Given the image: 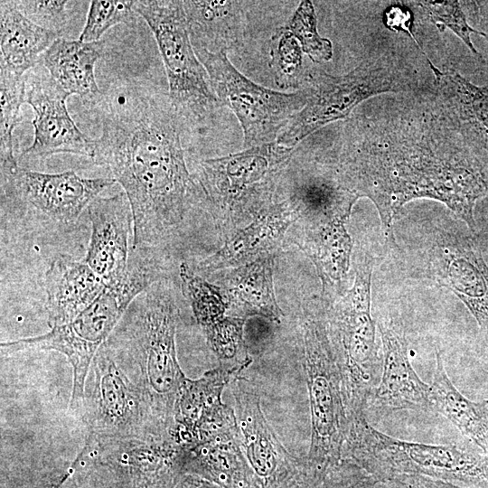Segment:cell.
<instances>
[{
  "instance_id": "cell-1",
  "label": "cell",
  "mask_w": 488,
  "mask_h": 488,
  "mask_svg": "<svg viewBox=\"0 0 488 488\" xmlns=\"http://www.w3.org/2000/svg\"><path fill=\"white\" fill-rule=\"evenodd\" d=\"M344 121L334 161L343 183L375 204L385 237L403 206L419 198L444 203L474 235V209L488 193V155L468 143L432 87L397 94Z\"/></svg>"
},
{
  "instance_id": "cell-2",
  "label": "cell",
  "mask_w": 488,
  "mask_h": 488,
  "mask_svg": "<svg viewBox=\"0 0 488 488\" xmlns=\"http://www.w3.org/2000/svg\"><path fill=\"white\" fill-rule=\"evenodd\" d=\"M85 103L96 111L101 127L91 160L111 172L131 206V247L156 249L198 198L169 93L129 80L114 83Z\"/></svg>"
},
{
  "instance_id": "cell-3",
  "label": "cell",
  "mask_w": 488,
  "mask_h": 488,
  "mask_svg": "<svg viewBox=\"0 0 488 488\" xmlns=\"http://www.w3.org/2000/svg\"><path fill=\"white\" fill-rule=\"evenodd\" d=\"M129 305L117 327L120 342H106L140 389L159 436H171L174 405L186 380L175 350L178 308L169 290L153 284Z\"/></svg>"
},
{
  "instance_id": "cell-4",
  "label": "cell",
  "mask_w": 488,
  "mask_h": 488,
  "mask_svg": "<svg viewBox=\"0 0 488 488\" xmlns=\"http://www.w3.org/2000/svg\"><path fill=\"white\" fill-rule=\"evenodd\" d=\"M160 267L151 255L131 249L126 275L72 321L44 334L1 343L2 353L56 351L64 354L72 367L73 383L70 401L80 411L85 382L90 364L107 338L117 327L132 302L160 278Z\"/></svg>"
},
{
  "instance_id": "cell-5",
  "label": "cell",
  "mask_w": 488,
  "mask_h": 488,
  "mask_svg": "<svg viewBox=\"0 0 488 488\" xmlns=\"http://www.w3.org/2000/svg\"><path fill=\"white\" fill-rule=\"evenodd\" d=\"M301 88L306 92V103L289 120L276 141L292 151L322 127L349 117L358 105L371 97L413 92L426 86L420 84L418 71L410 61L388 51L364 60L343 75L306 71Z\"/></svg>"
},
{
  "instance_id": "cell-6",
  "label": "cell",
  "mask_w": 488,
  "mask_h": 488,
  "mask_svg": "<svg viewBox=\"0 0 488 488\" xmlns=\"http://www.w3.org/2000/svg\"><path fill=\"white\" fill-rule=\"evenodd\" d=\"M343 458L354 462L380 483L410 474L467 488H488V455L480 449L403 441L378 431L365 414L349 421Z\"/></svg>"
},
{
  "instance_id": "cell-7",
  "label": "cell",
  "mask_w": 488,
  "mask_h": 488,
  "mask_svg": "<svg viewBox=\"0 0 488 488\" xmlns=\"http://www.w3.org/2000/svg\"><path fill=\"white\" fill-rule=\"evenodd\" d=\"M132 8L155 35L183 141L208 133L222 104L194 51L183 1L138 0Z\"/></svg>"
},
{
  "instance_id": "cell-8",
  "label": "cell",
  "mask_w": 488,
  "mask_h": 488,
  "mask_svg": "<svg viewBox=\"0 0 488 488\" xmlns=\"http://www.w3.org/2000/svg\"><path fill=\"white\" fill-rule=\"evenodd\" d=\"M1 221L29 230L68 229L114 178H85L74 171L46 174L21 167L15 157L0 160Z\"/></svg>"
},
{
  "instance_id": "cell-9",
  "label": "cell",
  "mask_w": 488,
  "mask_h": 488,
  "mask_svg": "<svg viewBox=\"0 0 488 488\" xmlns=\"http://www.w3.org/2000/svg\"><path fill=\"white\" fill-rule=\"evenodd\" d=\"M372 267L368 254L358 258L352 286L332 306L326 319L349 420L364 414L379 376L375 323L371 314Z\"/></svg>"
},
{
  "instance_id": "cell-10",
  "label": "cell",
  "mask_w": 488,
  "mask_h": 488,
  "mask_svg": "<svg viewBox=\"0 0 488 488\" xmlns=\"http://www.w3.org/2000/svg\"><path fill=\"white\" fill-rule=\"evenodd\" d=\"M293 151L277 142L199 161L192 174L203 197L230 218L255 217L273 205Z\"/></svg>"
},
{
  "instance_id": "cell-11",
  "label": "cell",
  "mask_w": 488,
  "mask_h": 488,
  "mask_svg": "<svg viewBox=\"0 0 488 488\" xmlns=\"http://www.w3.org/2000/svg\"><path fill=\"white\" fill-rule=\"evenodd\" d=\"M302 351L311 414V444L306 457L324 471L343 459L349 427L341 371L326 319L305 320Z\"/></svg>"
},
{
  "instance_id": "cell-12",
  "label": "cell",
  "mask_w": 488,
  "mask_h": 488,
  "mask_svg": "<svg viewBox=\"0 0 488 488\" xmlns=\"http://www.w3.org/2000/svg\"><path fill=\"white\" fill-rule=\"evenodd\" d=\"M222 105L237 117L245 149L276 142L289 120L306 103L303 88L285 93L254 83L230 61L227 52L194 49Z\"/></svg>"
},
{
  "instance_id": "cell-13",
  "label": "cell",
  "mask_w": 488,
  "mask_h": 488,
  "mask_svg": "<svg viewBox=\"0 0 488 488\" xmlns=\"http://www.w3.org/2000/svg\"><path fill=\"white\" fill-rule=\"evenodd\" d=\"M80 411L91 436H161L142 391L117 361L107 343L90 364Z\"/></svg>"
},
{
  "instance_id": "cell-14",
  "label": "cell",
  "mask_w": 488,
  "mask_h": 488,
  "mask_svg": "<svg viewBox=\"0 0 488 488\" xmlns=\"http://www.w3.org/2000/svg\"><path fill=\"white\" fill-rule=\"evenodd\" d=\"M246 382L239 377L231 381L235 414L244 454L261 488H309L321 471L285 448L264 417L258 394Z\"/></svg>"
},
{
  "instance_id": "cell-15",
  "label": "cell",
  "mask_w": 488,
  "mask_h": 488,
  "mask_svg": "<svg viewBox=\"0 0 488 488\" xmlns=\"http://www.w3.org/2000/svg\"><path fill=\"white\" fill-rule=\"evenodd\" d=\"M449 221H440L429 232L426 276L465 304L488 342V265L474 235Z\"/></svg>"
},
{
  "instance_id": "cell-16",
  "label": "cell",
  "mask_w": 488,
  "mask_h": 488,
  "mask_svg": "<svg viewBox=\"0 0 488 488\" xmlns=\"http://www.w3.org/2000/svg\"><path fill=\"white\" fill-rule=\"evenodd\" d=\"M81 452L111 469L124 488H175L184 475V448L170 436H89Z\"/></svg>"
},
{
  "instance_id": "cell-17",
  "label": "cell",
  "mask_w": 488,
  "mask_h": 488,
  "mask_svg": "<svg viewBox=\"0 0 488 488\" xmlns=\"http://www.w3.org/2000/svg\"><path fill=\"white\" fill-rule=\"evenodd\" d=\"M24 77V102L34 111L32 124L33 141L21 154V158H46L52 155L70 153L91 159L94 139L76 126L67 108L70 96L51 77L40 63Z\"/></svg>"
},
{
  "instance_id": "cell-18",
  "label": "cell",
  "mask_w": 488,
  "mask_h": 488,
  "mask_svg": "<svg viewBox=\"0 0 488 488\" xmlns=\"http://www.w3.org/2000/svg\"><path fill=\"white\" fill-rule=\"evenodd\" d=\"M239 378L219 366L198 380L186 379L174 410L171 436L187 449L239 427L235 411L221 401L223 389Z\"/></svg>"
},
{
  "instance_id": "cell-19",
  "label": "cell",
  "mask_w": 488,
  "mask_h": 488,
  "mask_svg": "<svg viewBox=\"0 0 488 488\" xmlns=\"http://www.w3.org/2000/svg\"><path fill=\"white\" fill-rule=\"evenodd\" d=\"M91 235L85 262L106 286L118 284L125 277L130 250L128 239L134 231L133 213L124 192L97 197L87 207Z\"/></svg>"
},
{
  "instance_id": "cell-20",
  "label": "cell",
  "mask_w": 488,
  "mask_h": 488,
  "mask_svg": "<svg viewBox=\"0 0 488 488\" xmlns=\"http://www.w3.org/2000/svg\"><path fill=\"white\" fill-rule=\"evenodd\" d=\"M382 348V372L369 398L373 408L430 411V386L414 370L402 327L390 318L378 323Z\"/></svg>"
},
{
  "instance_id": "cell-21",
  "label": "cell",
  "mask_w": 488,
  "mask_h": 488,
  "mask_svg": "<svg viewBox=\"0 0 488 488\" xmlns=\"http://www.w3.org/2000/svg\"><path fill=\"white\" fill-rule=\"evenodd\" d=\"M427 61L434 74L432 90L446 114L468 143L488 155V84L475 85Z\"/></svg>"
},
{
  "instance_id": "cell-22",
  "label": "cell",
  "mask_w": 488,
  "mask_h": 488,
  "mask_svg": "<svg viewBox=\"0 0 488 488\" xmlns=\"http://www.w3.org/2000/svg\"><path fill=\"white\" fill-rule=\"evenodd\" d=\"M183 470L222 488H261L244 454L239 427L184 449Z\"/></svg>"
},
{
  "instance_id": "cell-23",
  "label": "cell",
  "mask_w": 488,
  "mask_h": 488,
  "mask_svg": "<svg viewBox=\"0 0 488 488\" xmlns=\"http://www.w3.org/2000/svg\"><path fill=\"white\" fill-rule=\"evenodd\" d=\"M299 219L297 211L286 201L274 203L258 213L254 221L239 231L215 254L203 260L199 267L215 270L242 266L271 256L287 228Z\"/></svg>"
},
{
  "instance_id": "cell-24",
  "label": "cell",
  "mask_w": 488,
  "mask_h": 488,
  "mask_svg": "<svg viewBox=\"0 0 488 488\" xmlns=\"http://www.w3.org/2000/svg\"><path fill=\"white\" fill-rule=\"evenodd\" d=\"M105 283L85 261L68 256L54 259L45 274L46 310L51 327L65 324L88 308Z\"/></svg>"
},
{
  "instance_id": "cell-25",
  "label": "cell",
  "mask_w": 488,
  "mask_h": 488,
  "mask_svg": "<svg viewBox=\"0 0 488 488\" xmlns=\"http://www.w3.org/2000/svg\"><path fill=\"white\" fill-rule=\"evenodd\" d=\"M348 218L307 221L296 243L314 262L324 293L341 285L350 267L352 243L345 226Z\"/></svg>"
},
{
  "instance_id": "cell-26",
  "label": "cell",
  "mask_w": 488,
  "mask_h": 488,
  "mask_svg": "<svg viewBox=\"0 0 488 488\" xmlns=\"http://www.w3.org/2000/svg\"><path fill=\"white\" fill-rule=\"evenodd\" d=\"M239 1H183L194 49L228 52L243 39L244 10Z\"/></svg>"
},
{
  "instance_id": "cell-27",
  "label": "cell",
  "mask_w": 488,
  "mask_h": 488,
  "mask_svg": "<svg viewBox=\"0 0 488 488\" xmlns=\"http://www.w3.org/2000/svg\"><path fill=\"white\" fill-rule=\"evenodd\" d=\"M273 258L271 256L239 266L221 282L227 308L232 315L245 318L261 315L277 323L282 312L273 288Z\"/></svg>"
},
{
  "instance_id": "cell-28",
  "label": "cell",
  "mask_w": 488,
  "mask_h": 488,
  "mask_svg": "<svg viewBox=\"0 0 488 488\" xmlns=\"http://www.w3.org/2000/svg\"><path fill=\"white\" fill-rule=\"evenodd\" d=\"M103 45V41L84 42L59 37L43 53L42 63L63 90L89 101L101 93L95 64L102 56Z\"/></svg>"
},
{
  "instance_id": "cell-29",
  "label": "cell",
  "mask_w": 488,
  "mask_h": 488,
  "mask_svg": "<svg viewBox=\"0 0 488 488\" xmlns=\"http://www.w3.org/2000/svg\"><path fill=\"white\" fill-rule=\"evenodd\" d=\"M59 37L26 18L15 1L0 2V63L14 73L23 76L37 66Z\"/></svg>"
},
{
  "instance_id": "cell-30",
  "label": "cell",
  "mask_w": 488,
  "mask_h": 488,
  "mask_svg": "<svg viewBox=\"0 0 488 488\" xmlns=\"http://www.w3.org/2000/svg\"><path fill=\"white\" fill-rule=\"evenodd\" d=\"M429 390L430 411L450 420L474 446L488 455V399L473 401L449 379L438 351Z\"/></svg>"
},
{
  "instance_id": "cell-31",
  "label": "cell",
  "mask_w": 488,
  "mask_h": 488,
  "mask_svg": "<svg viewBox=\"0 0 488 488\" xmlns=\"http://www.w3.org/2000/svg\"><path fill=\"white\" fill-rule=\"evenodd\" d=\"M243 324V318L223 317L204 330L208 343L219 359V366L238 377L251 361L242 337Z\"/></svg>"
},
{
  "instance_id": "cell-32",
  "label": "cell",
  "mask_w": 488,
  "mask_h": 488,
  "mask_svg": "<svg viewBox=\"0 0 488 488\" xmlns=\"http://www.w3.org/2000/svg\"><path fill=\"white\" fill-rule=\"evenodd\" d=\"M0 69V160L14 158L13 132L19 121L20 108L24 103V77L10 70L4 64Z\"/></svg>"
},
{
  "instance_id": "cell-33",
  "label": "cell",
  "mask_w": 488,
  "mask_h": 488,
  "mask_svg": "<svg viewBox=\"0 0 488 488\" xmlns=\"http://www.w3.org/2000/svg\"><path fill=\"white\" fill-rule=\"evenodd\" d=\"M302 49L285 26L272 39L271 65L278 86L301 88L306 71L302 66Z\"/></svg>"
},
{
  "instance_id": "cell-34",
  "label": "cell",
  "mask_w": 488,
  "mask_h": 488,
  "mask_svg": "<svg viewBox=\"0 0 488 488\" xmlns=\"http://www.w3.org/2000/svg\"><path fill=\"white\" fill-rule=\"evenodd\" d=\"M300 42L302 51L314 62H324L333 56L332 42L319 35L316 16L311 1H302L285 26Z\"/></svg>"
},
{
  "instance_id": "cell-35",
  "label": "cell",
  "mask_w": 488,
  "mask_h": 488,
  "mask_svg": "<svg viewBox=\"0 0 488 488\" xmlns=\"http://www.w3.org/2000/svg\"><path fill=\"white\" fill-rule=\"evenodd\" d=\"M414 5L419 7L424 16L436 24L439 30L448 28L452 31L471 51V52L482 58L472 42V34H479L484 38V33L474 29L467 21L461 1H413Z\"/></svg>"
},
{
  "instance_id": "cell-36",
  "label": "cell",
  "mask_w": 488,
  "mask_h": 488,
  "mask_svg": "<svg viewBox=\"0 0 488 488\" xmlns=\"http://www.w3.org/2000/svg\"><path fill=\"white\" fill-rule=\"evenodd\" d=\"M132 5L133 1H91L79 41L99 42L110 27L120 23L132 22L136 14Z\"/></svg>"
},
{
  "instance_id": "cell-37",
  "label": "cell",
  "mask_w": 488,
  "mask_h": 488,
  "mask_svg": "<svg viewBox=\"0 0 488 488\" xmlns=\"http://www.w3.org/2000/svg\"><path fill=\"white\" fill-rule=\"evenodd\" d=\"M379 482L354 462L343 458L328 466L309 488H376Z\"/></svg>"
},
{
  "instance_id": "cell-38",
  "label": "cell",
  "mask_w": 488,
  "mask_h": 488,
  "mask_svg": "<svg viewBox=\"0 0 488 488\" xmlns=\"http://www.w3.org/2000/svg\"><path fill=\"white\" fill-rule=\"evenodd\" d=\"M19 11L42 28L55 33L60 37L69 23V1L23 0L15 1Z\"/></svg>"
},
{
  "instance_id": "cell-39",
  "label": "cell",
  "mask_w": 488,
  "mask_h": 488,
  "mask_svg": "<svg viewBox=\"0 0 488 488\" xmlns=\"http://www.w3.org/2000/svg\"><path fill=\"white\" fill-rule=\"evenodd\" d=\"M387 488H467L422 475H397L383 483Z\"/></svg>"
},
{
  "instance_id": "cell-40",
  "label": "cell",
  "mask_w": 488,
  "mask_h": 488,
  "mask_svg": "<svg viewBox=\"0 0 488 488\" xmlns=\"http://www.w3.org/2000/svg\"><path fill=\"white\" fill-rule=\"evenodd\" d=\"M466 16L484 33L487 46L483 60L488 67V1H461Z\"/></svg>"
},
{
  "instance_id": "cell-41",
  "label": "cell",
  "mask_w": 488,
  "mask_h": 488,
  "mask_svg": "<svg viewBox=\"0 0 488 488\" xmlns=\"http://www.w3.org/2000/svg\"><path fill=\"white\" fill-rule=\"evenodd\" d=\"M411 20V13L404 5H393L384 13V23L389 29L404 31L417 42V40L410 30Z\"/></svg>"
},
{
  "instance_id": "cell-42",
  "label": "cell",
  "mask_w": 488,
  "mask_h": 488,
  "mask_svg": "<svg viewBox=\"0 0 488 488\" xmlns=\"http://www.w3.org/2000/svg\"><path fill=\"white\" fill-rule=\"evenodd\" d=\"M175 488H222L206 479L193 474H184Z\"/></svg>"
},
{
  "instance_id": "cell-43",
  "label": "cell",
  "mask_w": 488,
  "mask_h": 488,
  "mask_svg": "<svg viewBox=\"0 0 488 488\" xmlns=\"http://www.w3.org/2000/svg\"><path fill=\"white\" fill-rule=\"evenodd\" d=\"M70 475V471L53 473L45 479H43L38 485L34 486L33 488H61Z\"/></svg>"
}]
</instances>
